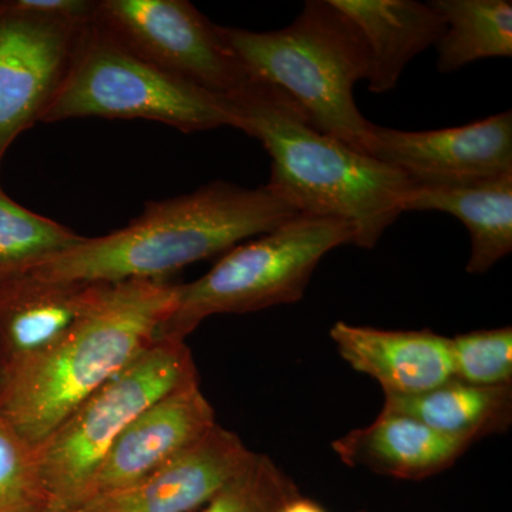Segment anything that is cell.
Returning <instances> with one entry per match:
<instances>
[{"instance_id": "cell-1", "label": "cell", "mask_w": 512, "mask_h": 512, "mask_svg": "<svg viewBox=\"0 0 512 512\" xmlns=\"http://www.w3.org/2000/svg\"><path fill=\"white\" fill-rule=\"evenodd\" d=\"M234 128L261 141L272 161L266 184L293 210L353 229V245L375 248L403 212L412 181L312 126L281 90L248 80L227 97Z\"/></svg>"}, {"instance_id": "cell-2", "label": "cell", "mask_w": 512, "mask_h": 512, "mask_svg": "<svg viewBox=\"0 0 512 512\" xmlns=\"http://www.w3.org/2000/svg\"><path fill=\"white\" fill-rule=\"evenodd\" d=\"M298 212L266 185L245 188L212 181L167 200L148 201L141 215L103 237H84L62 254L28 269L52 281L165 279L185 266L222 256L268 234Z\"/></svg>"}, {"instance_id": "cell-3", "label": "cell", "mask_w": 512, "mask_h": 512, "mask_svg": "<svg viewBox=\"0 0 512 512\" xmlns=\"http://www.w3.org/2000/svg\"><path fill=\"white\" fill-rule=\"evenodd\" d=\"M167 279L103 284L79 322L43 355L0 379V419L39 447L94 392L157 339L173 311Z\"/></svg>"}, {"instance_id": "cell-4", "label": "cell", "mask_w": 512, "mask_h": 512, "mask_svg": "<svg viewBox=\"0 0 512 512\" xmlns=\"http://www.w3.org/2000/svg\"><path fill=\"white\" fill-rule=\"evenodd\" d=\"M249 80L281 90L313 127L362 153L370 123L353 89L369 73L362 36L332 0H308L288 28H224Z\"/></svg>"}, {"instance_id": "cell-5", "label": "cell", "mask_w": 512, "mask_h": 512, "mask_svg": "<svg viewBox=\"0 0 512 512\" xmlns=\"http://www.w3.org/2000/svg\"><path fill=\"white\" fill-rule=\"evenodd\" d=\"M86 117L157 121L181 133L234 127L227 97L147 62L96 16L80 32L69 69L42 123Z\"/></svg>"}, {"instance_id": "cell-6", "label": "cell", "mask_w": 512, "mask_h": 512, "mask_svg": "<svg viewBox=\"0 0 512 512\" xmlns=\"http://www.w3.org/2000/svg\"><path fill=\"white\" fill-rule=\"evenodd\" d=\"M353 229L333 218L296 215L268 234L220 256L201 278L177 286L157 339L185 340L205 319L301 301L323 256L353 245Z\"/></svg>"}, {"instance_id": "cell-7", "label": "cell", "mask_w": 512, "mask_h": 512, "mask_svg": "<svg viewBox=\"0 0 512 512\" xmlns=\"http://www.w3.org/2000/svg\"><path fill=\"white\" fill-rule=\"evenodd\" d=\"M200 383L185 340L156 339L104 383L37 448L52 512H70L111 444L164 396Z\"/></svg>"}, {"instance_id": "cell-8", "label": "cell", "mask_w": 512, "mask_h": 512, "mask_svg": "<svg viewBox=\"0 0 512 512\" xmlns=\"http://www.w3.org/2000/svg\"><path fill=\"white\" fill-rule=\"evenodd\" d=\"M96 19L147 62L207 92L228 97L249 80L221 26L187 0H100Z\"/></svg>"}, {"instance_id": "cell-9", "label": "cell", "mask_w": 512, "mask_h": 512, "mask_svg": "<svg viewBox=\"0 0 512 512\" xmlns=\"http://www.w3.org/2000/svg\"><path fill=\"white\" fill-rule=\"evenodd\" d=\"M87 23L40 18L0 2V168L13 141L42 123Z\"/></svg>"}, {"instance_id": "cell-10", "label": "cell", "mask_w": 512, "mask_h": 512, "mask_svg": "<svg viewBox=\"0 0 512 512\" xmlns=\"http://www.w3.org/2000/svg\"><path fill=\"white\" fill-rule=\"evenodd\" d=\"M362 153L417 185H463L512 173V111L466 126L402 131L370 126Z\"/></svg>"}, {"instance_id": "cell-11", "label": "cell", "mask_w": 512, "mask_h": 512, "mask_svg": "<svg viewBox=\"0 0 512 512\" xmlns=\"http://www.w3.org/2000/svg\"><path fill=\"white\" fill-rule=\"evenodd\" d=\"M254 451L220 424L137 483L99 495L70 512H194L247 467Z\"/></svg>"}, {"instance_id": "cell-12", "label": "cell", "mask_w": 512, "mask_h": 512, "mask_svg": "<svg viewBox=\"0 0 512 512\" xmlns=\"http://www.w3.org/2000/svg\"><path fill=\"white\" fill-rule=\"evenodd\" d=\"M215 424L214 409L200 383L167 394L111 444L79 505L137 483L200 441Z\"/></svg>"}, {"instance_id": "cell-13", "label": "cell", "mask_w": 512, "mask_h": 512, "mask_svg": "<svg viewBox=\"0 0 512 512\" xmlns=\"http://www.w3.org/2000/svg\"><path fill=\"white\" fill-rule=\"evenodd\" d=\"M101 286L52 281L29 272L2 276L0 353L5 370L53 348L92 308Z\"/></svg>"}, {"instance_id": "cell-14", "label": "cell", "mask_w": 512, "mask_h": 512, "mask_svg": "<svg viewBox=\"0 0 512 512\" xmlns=\"http://www.w3.org/2000/svg\"><path fill=\"white\" fill-rule=\"evenodd\" d=\"M340 357L372 377L387 397H412L453 379L448 338L431 330H384L336 322L330 329Z\"/></svg>"}, {"instance_id": "cell-15", "label": "cell", "mask_w": 512, "mask_h": 512, "mask_svg": "<svg viewBox=\"0 0 512 512\" xmlns=\"http://www.w3.org/2000/svg\"><path fill=\"white\" fill-rule=\"evenodd\" d=\"M470 446L467 441L430 429L409 414L384 409L369 426L349 431L332 443L346 466L400 480L439 474L453 466Z\"/></svg>"}, {"instance_id": "cell-16", "label": "cell", "mask_w": 512, "mask_h": 512, "mask_svg": "<svg viewBox=\"0 0 512 512\" xmlns=\"http://www.w3.org/2000/svg\"><path fill=\"white\" fill-rule=\"evenodd\" d=\"M362 36L372 93L396 87L407 63L436 46L446 23L433 3L414 0H332Z\"/></svg>"}, {"instance_id": "cell-17", "label": "cell", "mask_w": 512, "mask_h": 512, "mask_svg": "<svg viewBox=\"0 0 512 512\" xmlns=\"http://www.w3.org/2000/svg\"><path fill=\"white\" fill-rule=\"evenodd\" d=\"M454 215L470 232L468 274H485L512 251V173L463 185H417L407 192L403 212Z\"/></svg>"}, {"instance_id": "cell-18", "label": "cell", "mask_w": 512, "mask_h": 512, "mask_svg": "<svg viewBox=\"0 0 512 512\" xmlns=\"http://www.w3.org/2000/svg\"><path fill=\"white\" fill-rule=\"evenodd\" d=\"M383 409L409 414L444 436L473 444L510 427L512 384L480 387L451 379L417 396H384Z\"/></svg>"}, {"instance_id": "cell-19", "label": "cell", "mask_w": 512, "mask_h": 512, "mask_svg": "<svg viewBox=\"0 0 512 512\" xmlns=\"http://www.w3.org/2000/svg\"><path fill=\"white\" fill-rule=\"evenodd\" d=\"M446 29L436 43L437 70L451 73L488 57L512 56L510 0H434Z\"/></svg>"}, {"instance_id": "cell-20", "label": "cell", "mask_w": 512, "mask_h": 512, "mask_svg": "<svg viewBox=\"0 0 512 512\" xmlns=\"http://www.w3.org/2000/svg\"><path fill=\"white\" fill-rule=\"evenodd\" d=\"M59 222L22 207L0 188V278L28 271L83 239Z\"/></svg>"}, {"instance_id": "cell-21", "label": "cell", "mask_w": 512, "mask_h": 512, "mask_svg": "<svg viewBox=\"0 0 512 512\" xmlns=\"http://www.w3.org/2000/svg\"><path fill=\"white\" fill-rule=\"evenodd\" d=\"M448 350L454 380L480 387L511 386V326L448 338Z\"/></svg>"}, {"instance_id": "cell-22", "label": "cell", "mask_w": 512, "mask_h": 512, "mask_svg": "<svg viewBox=\"0 0 512 512\" xmlns=\"http://www.w3.org/2000/svg\"><path fill=\"white\" fill-rule=\"evenodd\" d=\"M49 510L37 448L0 419V512Z\"/></svg>"}, {"instance_id": "cell-23", "label": "cell", "mask_w": 512, "mask_h": 512, "mask_svg": "<svg viewBox=\"0 0 512 512\" xmlns=\"http://www.w3.org/2000/svg\"><path fill=\"white\" fill-rule=\"evenodd\" d=\"M298 494L291 478L271 458L254 453L217 497L194 512H279Z\"/></svg>"}, {"instance_id": "cell-24", "label": "cell", "mask_w": 512, "mask_h": 512, "mask_svg": "<svg viewBox=\"0 0 512 512\" xmlns=\"http://www.w3.org/2000/svg\"><path fill=\"white\" fill-rule=\"evenodd\" d=\"M10 9L40 18L87 23L94 19L99 2L93 0H6Z\"/></svg>"}, {"instance_id": "cell-25", "label": "cell", "mask_w": 512, "mask_h": 512, "mask_svg": "<svg viewBox=\"0 0 512 512\" xmlns=\"http://www.w3.org/2000/svg\"><path fill=\"white\" fill-rule=\"evenodd\" d=\"M279 512H325V510L320 505L298 494L291 498Z\"/></svg>"}, {"instance_id": "cell-26", "label": "cell", "mask_w": 512, "mask_h": 512, "mask_svg": "<svg viewBox=\"0 0 512 512\" xmlns=\"http://www.w3.org/2000/svg\"><path fill=\"white\" fill-rule=\"evenodd\" d=\"M3 370H5V365H3L2 353H0V379H2Z\"/></svg>"}, {"instance_id": "cell-27", "label": "cell", "mask_w": 512, "mask_h": 512, "mask_svg": "<svg viewBox=\"0 0 512 512\" xmlns=\"http://www.w3.org/2000/svg\"><path fill=\"white\" fill-rule=\"evenodd\" d=\"M46 512H52V511H46Z\"/></svg>"}]
</instances>
